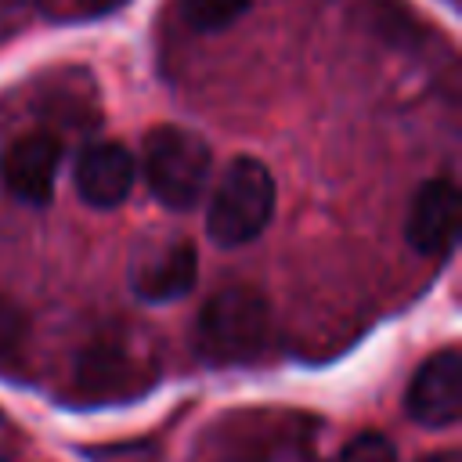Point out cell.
<instances>
[{
    "instance_id": "obj_13",
    "label": "cell",
    "mask_w": 462,
    "mask_h": 462,
    "mask_svg": "<svg viewBox=\"0 0 462 462\" xmlns=\"http://www.w3.org/2000/svg\"><path fill=\"white\" fill-rule=\"evenodd\" d=\"M94 462H155V451L148 444H116V448L94 451Z\"/></svg>"
},
{
    "instance_id": "obj_1",
    "label": "cell",
    "mask_w": 462,
    "mask_h": 462,
    "mask_svg": "<svg viewBox=\"0 0 462 462\" xmlns=\"http://www.w3.org/2000/svg\"><path fill=\"white\" fill-rule=\"evenodd\" d=\"M195 354L206 365H249L271 346V307L249 285L217 289L191 332Z\"/></svg>"
},
{
    "instance_id": "obj_10",
    "label": "cell",
    "mask_w": 462,
    "mask_h": 462,
    "mask_svg": "<svg viewBox=\"0 0 462 462\" xmlns=\"http://www.w3.org/2000/svg\"><path fill=\"white\" fill-rule=\"evenodd\" d=\"M249 0H180V18L199 32H220L245 14Z\"/></svg>"
},
{
    "instance_id": "obj_8",
    "label": "cell",
    "mask_w": 462,
    "mask_h": 462,
    "mask_svg": "<svg viewBox=\"0 0 462 462\" xmlns=\"http://www.w3.org/2000/svg\"><path fill=\"white\" fill-rule=\"evenodd\" d=\"M199 253L191 242H166L159 249H144L130 263V289L144 303H173L195 289Z\"/></svg>"
},
{
    "instance_id": "obj_9",
    "label": "cell",
    "mask_w": 462,
    "mask_h": 462,
    "mask_svg": "<svg viewBox=\"0 0 462 462\" xmlns=\"http://www.w3.org/2000/svg\"><path fill=\"white\" fill-rule=\"evenodd\" d=\"M76 191L94 209H116L126 202L137 180V159L119 141H97L76 159Z\"/></svg>"
},
{
    "instance_id": "obj_14",
    "label": "cell",
    "mask_w": 462,
    "mask_h": 462,
    "mask_svg": "<svg viewBox=\"0 0 462 462\" xmlns=\"http://www.w3.org/2000/svg\"><path fill=\"white\" fill-rule=\"evenodd\" d=\"M79 4H83V11H90V14H105V11L123 7L126 0H79Z\"/></svg>"
},
{
    "instance_id": "obj_2",
    "label": "cell",
    "mask_w": 462,
    "mask_h": 462,
    "mask_svg": "<svg viewBox=\"0 0 462 462\" xmlns=\"http://www.w3.org/2000/svg\"><path fill=\"white\" fill-rule=\"evenodd\" d=\"M274 199H278L274 177L260 159H249V155L231 159L209 195L206 235L224 249L260 238V231L271 224Z\"/></svg>"
},
{
    "instance_id": "obj_7",
    "label": "cell",
    "mask_w": 462,
    "mask_h": 462,
    "mask_svg": "<svg viewBox=\"0 0 462 462\" xmlns=\"http://www.w3.org/2000/svg\"><path fill=\"white\" fill-rule=\"evenodd\" d=\"M404 238L422 256H444L458 238V188L448 177L426 180L408 209Z\"/></svg>"
},
{
    "instance_id": "obj_5",
    "label": "cell",
    "mask_w": 462,
    "mask_h": 462,
    "mask_svg": "<svg viewBox=\"0 0 462 462\" xmlns=\"http://www.w3.org/2000/svg\"><path fill=\"white\" fill-rule=\"evenodd\" d=\"M404 408L419 426L448 430L462 415V354L455 346H444L430 354L404 393Z\"/></svg>"
},
{
    "instance_id": "obj_15",
    "label": "cell",
    "mask_w": 462,
    "mask_h": 462,
    "mask_svg": "<svg viewBox=\"0 0 462 462\" xmlns=\"http://www.w3.org/2000/svg\"><path fill=\"white\" fill-rule=\"evenodd\" d=\"M422 462H462V455H458L455 448H448V451H437V455H426Z\"/></svg>"
},
{
    "instance_id": "obj_12",
    "label": "cell",
    "mask_w": 462,
    "mask_h": 462,
    "mask_svg": "<svg viewBox=\"0 0 462 462\" xmlns=\"http://www.w3.org/2000/svg\"><path fill=\"white\" fill-rule=\"evenodd\" d=\"M22 339H25V318H22V310L0 296V365H7V361L18 357Z\"/></svg>"
},
{
    "instance_id": "obj_3",
    "label": "cell",
    "mask_w": 462,
    "mask_h": 462,
    "mask_svg": "<svg viewBox=\"0 0 462 462\" xmlns=\"http://www.w3.org/2000/svg\"><path fill=\"white\" fill-rule=\"evenodd\" d=\"M209 170H213V155L199 134L184 126L148 130L137 173H144L152 199L162 202L166 209H177V213L191 209L209 184Z\"/></svg>"
},
{
    "instance_id": "obj_11",
    "label": "cell",
    "mask_w": 462,
    "mask_h": 462,
    "mask_svg": "<svg viewBox=\"0 0 462 462\" xmlns=\"http://www.w3.org/2000/svg\"><path fill=\"white\" fill-rule=\"evenodd\" d=\"M339 462H397V448H393L390 437H383L375 430H365L343 448Z\"/></svg>"
},
{
    "instance_id": "obj_6",
    "label": "cell",
    "mask_w": 462,
    "mask_h": 462,
    "mask_svg": "<svg viewBox=\"0 0 462 462\" xmlns=\"http://www.w3.org/2000/svg\"><path fill=\"white\" fill-rule=\"evenodd\" d=\"M58 166H61V141L47 130H36L11 141V148L0 159V177L18 202L47 206L54 199Z\"/></svg>"
},
{
    "instance_id": "obj_4",
    "label": "cell",
    "mask_w": 462,
    "mask_h": 462,
    "mask_svg": "<svg viewBox=\"0 0 462 462\" xmlns=\"http://www.w3.org/2000/svg\"><path fill=\"white\" fill-rule=\"evenodd\" d=\"M155 383V361L137 350L130 339L108 336L83 346L72 368V386L87 404H112L148 393Z\"/></svg>"
}]
</instances>
